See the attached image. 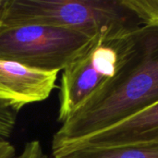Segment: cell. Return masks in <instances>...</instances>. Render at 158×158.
Instances as JSON below:
<instances>
[{
	"label": "cell",
	"instance_id": "cell-1",
	"mask_svg": "<svg viewBox=\"0 0 158 158\" xmlns=\"http://www.w3.org/2000/svg\"><path fill=\"white\" fill-rule=\"evenodd\" d=\"M158 103V28L134 31L131 50L118 74L78 108L52 138L53 158L74 144Z\"/></svg>",
	"mask_w": 158,
	"mask_h": 158
},
{
	"label": "cell",
	"instance_id": "cell-2",
	"mask_svg": "<svg viewBox=\"0 0 158 158\" xmlns=\"http://www.w3.org/2000/svg\"><path fill=\"white\" fill-rule=\"evenodd\" d=\"M2 24L51 25L90 38L114 36L143 26L123 0H9Z\"/></svg>",
	"mask_w": 158,
	"mask_h": 158
},
{
	"label": "cell",
	"instance_id": "cell-3",
	"mask_svg": "<svg viewBox=\"0 0 158 158\" xmlns=\"http://www.w3.org/2000/svg\"><path fill=\"white\" fill-rule=\"evenodd\" d=\"M94 38L43 24H0V59L26 68L59 72L81 56Z\"/></svg>",
	"mask_w": 158,
	"mask_h": 158
},
{
	"label": "cell",
	"instance_id": "cell-4",
	"mask_svg": "<svg viewBox=\"0 0 158 158\" xmlns=\"http://www.w3.org/2000/svg\"><path fill=\"white\" fill-rule=\"evenodd\" d=\"M135 31L94 38L87 51L63 70L58 122H65L118 74L131 50Z\"/></svg>",
	"mask_w": 158,
	"mask_h": 158
},
{
	"label": "cell",
	"instance_id": "cell-5",
	"mask_svg": "<svg viewBox=\"0 0 158 158\" xmlns=\"http://www.w3.org/2000/svg\"><path fill=\"white\" fill-rule=\"evenodd\" d=\"M58 72H44L0 59V104L19 111L46 100L56 88Z\"/></svg>",
	"mask_w": 158,
	"mask_h": 158
},
{
	"label": "cell",
	"instance_id": "cell-6",
	"mask_svg": "<svg viewBox=\"0 0 158 158\" xmlns=\"http://www.w3.org/2000/svg\"><path fill=\"white\" fill-rule=\"evenodd\" d=\"M122 145H158V103L83 139L66 154L85 147Z\"/></svg>",
	"mask_w": 158,
	"mask_h": 158
},
{
	"label": "cell",
	"instance_id": "cell-7",
	"mask_svg": "<svg viewBox=\"0 0 158 158\" xmlns=\"http://www.w3.org/2000/svg\"><path fill=\"white\" fill-rule=\"evenodd\" d=\"M59 158H158V145H122L85 147Z\"/></svg>",
	"mask_w": 158,
	"mask_h": 158
},
{
	"label": "cell",
	"instance_id": "cell-8",
	"mask_svg": "<svg viewBox=\"0 0 158 158\" xmlns=\"http://www.w3.org/2000/svg\"><path fill=\"white\" fill-rule=\"evenodd\" d=\"M143 26L158 28V0H123Z\"/></svg>",
	"mask_w": 158,
	"mask_h": 158
},
{
	"label": "cell",
	"instance_id": "cell-9",
	"mask_svg": "<svg viewBox=\"0 0 158 158\" xmlns=\"http://www.w3.org/2000/svg\"><path fill=\"white\" fill-rule=\"evenodd\" d=\"M18 112L0 104V140H7L15 131Z\"/></svg>",
	"mask_w": 158,
	"mask_h": 158
},
{
	"label": "cell",
	"instance_id": "cell-10",
	"mask_svg": "<svg viewBox=\"0 0 158 158\" xmlns=\"http://www.w3.org/2000/svg\"><path fill=\"white\" fill-rule=\"evenodd\" d=\"M13 158H52L43 149L39 141H31L25 143L20 153L16 154Z\"/></svg>",
	"mask_w": 158,
	"mask_h": 158
},
{
	"label": "cell",
	"instance_id": "cell-11",
	"mask_svg": "<svg viewBox=\"0 0 158 158\" xmlns=\"http://www.w3.org/2000/svg\"><path fill=\"white\" fill-rule=\"evenodd\" d=\"M15 156L14 145L7 140H0V158H13Z\"/></svg>",
	"mask_w": 158,
	"mask_h": 158
},
{
	"label": "cell",
	"instance_id": "cell-12",
	"mask_svg": "<svg viewBox=\"0 0 158 158\" xmlns=\"http://www.w3.org/2000/svg\"><path fill=\"white\" fill-rule=\"evenodd\" d=\"M8 1L9 0H0V24L3 21L4 16H5V12H6V6L8 5Z\"/></svg>",
	"mask_w": 158,
	"mask_h": 158
}]
</instances>
